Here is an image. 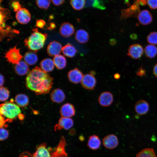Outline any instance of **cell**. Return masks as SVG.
Returning <instances> with one entry per match:
<instances>
[{
	"label": "cell",
	"instance_id": "cell-1",
	"mask_svg": "<svg viewBox=\"0 0 157 157\" xmlns=\"http://www.w3.org/2000/svg\"><path fill=\"white\" fill-rule=\"evenodd\" d=\"M53 79L49 74L36 66L28 74L26 79L27 88L37 95L48 93L52 88Z\"/></svg>",
	"mask_w": 157,
	"mask_h": 157
},
{
	"label": "cell",
	"instance_id": "cell-2",
	"mask_svg": "<svg viewBox=\"0 0 157 157\" xmlns=\"http://www.w3.org/2000/svg\"><path fill=\"white\" fill-rule=\"evenodd\" d=\"M33 31L29 37L25 39L24 44L30 50L37 51L43 47L47 34L39 32L36 28L33 29Z\"/></svg>",
	"mask_w": 157,
	"mask_h": 157
},
{
	"label": "cell",
	"instance_id": "cell-3",
	"mask_svg": "<svg viewBox=\"0 0 157 157\" xmlns=\"http://www.w3.org/2000/svg\"><path fill=\"white\" fill-rule=\"evenodd\" d=\"M0 115L6 118V122H12L21 115L19 106L12 102H7L0 105Z\"/></svg>",
	"mask_w": 157,
	"mask_h": 157
},
{
	"label": "cell",
	"instance_id": "cell-4",
	"mask_svg": "<svg viewBox=\"0 0 157 157\" xmlns=\"http://www.w3.org/2000/svg\"><path fill=\"white\" fill-rule=\"evenodd\" d=\"M66 145L65 138L62 136L58 144L53 150L51 148H49V151H50L51 157H67V154L65 149Z\"/></svg>",
	"mask_w": 157,
	"mask_h": 157
},
{
	"label": "cell",
	"instance_id": "cell-5",
	"mask_svg": "<svg viewBox=\"0 0 157 157\" xmlns=\"http://www.w3.org/2000/svg\"><path fill=\"white\" fill-rule=\"evenodd\" d=\"M5 54L7 60L13 64L18 63L23 57L20 53L19 49L17 48L16 46L10 49Z\"/></svg>",
	"mask_w": 157,
	"mask_h": 157
},
{
	"label": "cell",
	"instance_id": "cell-6",
	"mask_svg": "<svg viewBox=\"0 0 157 157\" xmlns=\"http://www.w3.org/2000/svg\"><path fill=\"white\" fill-rule=\"evenodd\" d=\"M15 17L18 22L23 24H27L31 20L30 12L25 8H21L18 10L16 13Z\"/></svg>",
	"mask_w": 157,
	"mask_h": 157
},
{
	"label": "cell",
	"instance_id": "cell-7",
	"mask_svg": "<svg viewBox=\"0 0 157 157\" xmlns=\"http://www.w3.org/2000/svg\"><path fill=\"white\" fill-rule=\"evenodd\" d=\"M104 146L108 149H113L116 147L119 144L117 137L114 134H110L105 136L103 140Z\"/></svg>",
	"mask_w": 157,
	"mask_h": 157
},
{
	"label": "cell",
	"instance_id": "cell-8",
	"mask_svg": "<svg viewBox=\"0 0 157 157\" xmlns=\"http://www.w3.org/2000/svg\"><path fill=\"white\" fill-rule=\"evenodd\" d=\"M81 82L83 88L87 90H92L94 89L97 81L94 75L90 73L84 75Z\"/></svg>",
	"mask_w": 157,
	"mask_h": 157
},
{
	"label": "cell",
	"instance_id": "cell-9",
	"mask_svg": "<svg viewBox=\"0 0 157 157\" xmlns=\"http://www.w3.org/2000/svg\"><path fill=\"white\" fill-rule=\"evenodd\" d=\"M143 53V49L141 45L138 44H135L130 46L127 54L133 59H137L141 57Z\"/></svg>",
	"mask_w": 157,
	"mask_h": 157
},
{
	"label": "cell",
	"instance_id": "cell-10",
	"mask_svg": "<svg viewBox=\"0 0 157 157\" xmlns=\"http://www.w3.org/2000/svg\"><path fill=\"white\" fill-rule=\"evenodd\" d=\"M83 76L82 72L77 68L69 71L67 74L70 82L75 84L81 82Z\"/></svg>",
	"mask_w": 157,
	"mask_h": 157
},
{
	"label": "cell",
	"instance_id": "cell-11",
	"mask_svg": "<svg viewBox=\"0 0 157 157\" xmlns=\"http://www.w3.org/2000/svg\"><path fill=\"white\" fill-rule=\"evenodd\" d=\"M74 122L72 119L69 117H62L59 119L58 124L54 126V130L64 129L67 130L71 128L73 126Z\"/></svg>",
	"mask_w": 157,
	"mask_h": 157
},
{
	"label": "cell",
	"instance_id": "cell-12",
	"mask_svg": "<svg viewBox=\"0 0 157 157\" xmlns=\"http://www.w3.org/2000/svg\"><path fill=\"white\" fill-rule=\"evenodd\" d=\"M61 44L59 42L53 41L48 45L47 51L48 55L51 56H55L59 55L62 51Z\"/></svg>",
	"mask_w": 157,
	"mask_h": 157
},
{
	"label": "cell",
	"instance_id": "cell-13",
	"mask_svg": "<svg viewBox=\"0 0 157 157\" xmlns=\"http://www.w3.org/2000/svg\"><path fill=\"white\" fill-rule=\"evenodd\" d=\"M75 29L73 25L68 22H64L61 25L59 29V33L63 37L68 38L74 33Z\"/></svg>",
	"mask_w": 157,
	"mask_h": 157
},
{
	"label": "cell",
	"instance_id": "cell-14",
	"mask_svg": "<svg viewBox=\"0 0 157 157\" xmlns=\"http://www.w3.org/2000/svg\"><path fill=\"white\" fill-rule=\"evenodd\" d=\"M98 101L101 106L107 107L110 105L113 102V96L110 92H104L100 95Z\"/></svg>",
	"mask_w": 157,
	"mask_h": 157
},
{
	"label": "cell",
	"instance_id": "cell-15",
	"mask_svg": "<svg viewBox=\"0 0 157 157\" xmlns=\"http://www.w3.org/2000/svg\"><path fill=\"white\" fill-rule=\"evenodd\" d=\"M60 113L62 117L70 118L74 115L75 110L72 104L67 103L61 107Z\"/></svg>",
	"mask_w": 157,
	"mask_h": 157
},
{
	"label": "cell",
	"instance_id": "cell-16",
	"mask_svg": "<svg viewBox=\"0 0 157 157\" xmlns=\"http://www.w3.org/2000/svg\"><path fill=\"white\" fill-rule=\"evenodd\" d=\"M138 19L141 24L146 25L152 22V16L149 11L144 10L139 12L138 15Z\"/></svg>",
	"mask_w": 157,
	"mask_h": 157
},
{
	"label": "cell",
	"instance_id": "cell-17",
	"mask_svg": "<svg viewBox=\"0 0 157 157\" xmlns=\"http://www.w3.org/2000/svg\"><path fill=\"white\" fill-rule=\"evenodd\" d=\"M136 112L140 115H143L146 114L149 109L148 103L145 101L140 100L137 101L135 106Z\"/></svg>",
	"mask_w": 157,
	"mask_h": 157
},
{
	"label": "cell",
	"instance_id": "cell-18",
	"mask_svg": "<svg viewBox=\"0 0 157 157\" xmlns=\"http://www.w3.org/2000/svg\"><path fill=\"white\" fill-rule=\"evenodd\" d=\"M47 144L44 143L38 146L35 152L33 155V157H51L49 149L46 148Z\"/></svg>",
	"mask_w": 157,
	"mask_h": 157
},
{
	"label": "cell",
	"instance_id": "cell-19",
	"mask_svg": "<svg viewBox=\"0 0 157 157\" xmlns=\"http://www.w3.org/2000/svg\"><path fill=\"white\" fill-rule=\"evenodd\" d=\"M51 99L54 103H60L64 101L65 96L63 91L59 88L53 90L50 95Z\"/></svg>",
	"mask_w": 157,
	"mask_h": 157
},
{
	"label": "cell",
	"instance_id": "cell-20",
	"mask_svg": "<svg viewBox=\"0 0 157 157\" xmlns=\"http://www.w3.org/2000/svg\"><path fill=\"white\" fill-rule=\"evenodd\" d=\"M101 141L98 136L95 135L90 136L87 142L88 148L92 150L98 149L101 146Z\"/></svg>",
	"mask_w": 157,
	"mask_h": 157
},
{
	"label": "cell",
	"instance_id": "cell-21",
	"mask_svg": "<svg viewBox=\"0 0 157 157\" xmlns=\"http://www.w3.org/2000/svg\"><path fill=\"white\" fill-rule=\"evenodd\" d=\"M15 73L20 76L26 75L28 72L29 69L28 65L25 62L20 61L14 66Z\"/></svg>",
	"mask_w": 157,
	"mask_h": 157
},
{
	"label": "cell",
	"instance_id": "cell-22",
	"mask_svg": "<svg viewBox=\"0 0 157 157\" xmlns=\"http://www.w3.org/2000/svg\"><path fill=\"white\" fill-rule=\"evenodd\" d=\"M75 38L78 42L84 44L88 41L89 37L87 31L83 29H80L76 32Z\"/></svg>",
	"mask_w": 157,
	"mask_h": 157
},
{
	"label": "cell",
	"instance_id": "cell-23",
	"mask_svg": "<svg viewBox=\"0 0 157 157\" xmlns=\"http://www.w3.org/2000/svg\"><path fill=\"white\" fill-rule=\"evenodd\" d=\"M41 69L46 72H51L54 67L53 61L49 58H47L42 60L40 63Z\"/></svg>",
	"mask_w": 157,
	"mask_h": 157
},
{
	"label": "cell",
	"instance_id": "cell-24",
	"mask_svg": "<svg viewBox=\"0 0 157 157\" xmlns=\"http://www.w3.org/2000/svg\"><path fill=\"white\" fill-rule=\"evenodd\" d=\"M23 58L24 62L28 65H31L35 64L38 60L37 54L32 51H28L26 53Z\"/></svg>",
	"mask_w": 157,
	"mask_h": 157
},
{
	"label": "cell",
	"instance_id": "cell-25",
	"mask_svg": "<svg viewBox=\"0 0 157 157\" xmlns=\"http://www.w3.org/2000/svg\"><path fill=\"white\" fill-rule=\"evenodd\" d=\"M62 51L65 56L72 58L76 54L77 50L73 45L70 43H67L63 47Z\"/></svg>",
	"mask_w": 157,
	"mask_h": 157
},
{
	"label": "cell",
	"instance_id": "cell-26",
	"mask_svg": "<svg viewBox=\"0 0 157 157\" xmlns=\"http://www.w3.org/2000/svg\"><path fill=\"white\" fill-rule=\"evenodd\" d=\"M53 60L55 66L58 69H63L66 66V60L65 58L63 55H59L54 56Z\"/></svg>",
	"mask_w": 157,
	"mask_h": 157
},
{
	"label": "cell",
	"instance_id": "cell-27",
	"mask_svg": "<svg viewBox=\"0 0 157 157\" xmlns=\"http://www.w3.org/2000/svg\"><path fill=\"white\" fill-rule=\"evenodd\" d=\"M15 101L19 106L24 107L26 106L29 102V99L28 97L24 94H19L17 95L15 98Z\"/></svg>",
	"mask_w": 157,
	"mask_h": 157
},
{
	"label": "cell",
	"instance_id": "cell-28",
	"mask_svg": "<svg viewBox=\"0 0 157 157\" xmlns=\"http://www.w3.org/2000/svg\"><path fill=\"white\" fill-rule=\"evenodd\" d=\"M144 51L147 57L153 58L157 54V48L154 45L149 44L145 47Z\"/></svg>",
	"mask_w": 157,
	"mask_h": 157
},
{
	"label": "cell",
	"instance_id": "cell-29",
	"mask_svg": "<svg viewBox=\"0 0 157 157\" xmlns=\"http://www.w3.org/2000/svg\"><path fill=\"white\" fill-rule=\"evenodd\" d=\"M136 157H157L154 149L152 148H146L140 151Z\"/></svg>",
	"mask_w": 157,
	"mask_h": 157
},
{
	"label": "cell",
	"instance_id": "cell-30",
	"mask_svg": "<svg viewBox=\"0 0 157 157\" xmlns=\"http://www.w3.org/2000/svg\"><path fill=\"white\" fill-rule=\"evenodd\" d=\"M70 3L74 9L79 10L84 7L86 1L85 0H70Z\"/></svg>",
	"mask_w": 157,
	"mask_h": 157
},
{
	"label": "cell",
	"instance_id": "cell-31",
	"mask_svg": "<svg viewBox=\"0 0 157 157\" xmlns=\"http://www.w3.org/2000/svg\"><path fill=\"white\" fill-rule=\"evenodd\" d=\"M9 96V91L6 88L1 87L0 89V100L1 101L7 100Z\"/></svg>",
	"mask_w": 157,
	"mask_h": 157
},
{
	"label": "cell",
	"instance_id": "cell-32",
	"mask_svg": "<svg viewBox=\"0 0 157 157\" xmlns=\"http://www.w3.org/2000/svg\"><path fill=\"white\" fill-rule=\"evenodd\" d=\"M51 0H36V3L40 8L47 9L49 7Z\"/></svg>",
	"mask_w": 157,
	"mask_h": 157
},
{
	"label": "cell",
	"instance_id": "cell-33",
	"mask_svg": "<svg viewBox=\"0 0 157 157\" xmlns=\"http://www.w3.org/2000/svg\"><path fill=\"white\" fill-rule=\"evenodd\" d=\"M147 40L151 44H157V32H152L150 33L147 37Z\"/></svg>",
	"mask_w": 157,
	"mask_h": 157
},
{
	"label": "cell",
	"instance_id": "cell-34",
	"mask_svg": "<svg viewBox=\"0 0 157 157\" xmlns=\"http://www.w3.org/2000/svg\"><path fill=\"white\" fill-rule=\"evenodd\" d=\"M9 136V132L6 129L3 127L1 128L0 130V140L3 141L6 139Z\"/></svg>",
	"mask_w": 157,
	"mask_h": 157
},
{
	"label": "cell",
	"instance_id": "cell-35",
	"mask_svg": "<svg viewBox=\"0 0 157 157\" xmlns=\"http://www.w3.org/2000/svg\"><path fill=\"white\" fill-rule=\"evenodd\" d=\"M147 2L150 8L153 9L157 8V0H147Z\"/></svg>",
	"mask_w": 157,
	"mask_h": 157
},
{
	"label": "cell",
	"instance_id": "cell-36",
	"mask_svg": "<svg viewBox=\"0 0 157 157\" xmlns=\"http://www.w3.org/2000/svg\"><path fill=\"white\" fill-rule=\"evenodd\" d=\"M12 8L15 12H17L21 8V5L18 1H14L11 3Z\"/></svg>",
	"mask_w": 157,
	"mask_h": 157
},
{
	"label": "cell",
	"instance_id": "cell-37",
	"mask_svg": "<svg viewBox=\"0 0 157 157\" xmlns=\"http://www.w3.org/2000/svg\"><path fill=\"white\" fill-rule=\"evenodd\" d=\"M46 24V22L44 20L39 19L36 21V26L40 28H43Z\"/></svg>",
	"mask_w": 157,
	"mask_h": 157
},
{
	"label": "cell",
	"instance_id": "cell-38",
	"mask_svg": "<svg viewBox=\"0 0 157 157\" xmlns=\"http://www.w3.org/2000/svg\"><path fill=\"white\" fill-rule=\"evenodd\" d=\"M145 73V71L142 67H141L137 72V74L138 76H142L144 75Z\"/></svg>",
	"mask_w": 157,
	"mask_h": 157
},
{
	"label": "cell",
	"instance_id": "cell-39",
	"mask_svg": "<svg viewBox=\"0 0 157 157\" xmlns=\"http://www.w3.org/2000/svg\"><path fill=\"white\" fill-rule=\"evenodd\" d=\"M53 4L56 6H59L63 4L65 0H51Z\"/></svg>",
	"mask_w": 157,
	"mask_h": 157
},
{
	"label": "cell",
	"instance_id": "cell-40",
	"mask_svg": "<svg viewBox=\"0 0 157 157\" xmlns=\"http://www.w3.org/2000/svg\"><path fill=\"white\" fill-rule=\"evenodd\" d=\"M0 87H2L3 85L4 82V78L2 75L1 74H0Z\"/></svg>",
	"mask_w": 157,
	"mask_h": 157
},
{
	"label": "cell",
	"instance_id": "cell-41",
	"mask_svg": "<svg viewBox=\"0 0 157 157\" xmlns=\"http://www.w3.org/2000/svg\"><path fill=\"white\" fill-rule=\"evenodd\" d=\"M153 72L154 75L155 77L157 78V63H156L154 66L153 68Z\"/></svg>",
	"mask_w": 157,
	"mask_h": 157
},
{
	"label": "cell",
	"instance_id": "cell-42",
	"mask_svg": "<svg viewBox=\"0 0 157 157\" xmlns=\"http://www.w3.org/2000/svg\"><path fill=\"white\" fill-rule=\"evenodd\" d=\"M130 38L132 40H135L137 38V35L135 34H132L130 35Z\"/></svg>",
	"mask_w": 157,
	"mask_h": 157
},
{
	"label": "cell",
	"instance_id": "cell-43",
	"mask_svg": "<svg viewBox=\"0 0 157 157\" xmlns=\"http://www.w3.org/2000/svg\"><path fill=\"white\" fill-rule=\"evenodd\" d=\"M116 43V40L114 39H111V40H110V43L111 45L115 44Z\"/></svg>",
	"mask_w": 157,
	"mask_h": 157
},
{
	"label": "cell",
	"instance_id": "cell-44",
	"mask_svg": "<svg viewBox=\"0 0 157 157\" xmlns=\"http://www.w3.org/2000/svg\"><path fill=\"white\" fill-rule=\"evenodd\" d=\"M114 78L116 79H119L120 77V75L118 73H116L114 75Z\"/></svg>",
	"mask_w": 157,
	"mask_h": 157
},
{
	"label": "cell",
	"instance_id": "cell-45",
	"mask_svg": "<svg viewBox=\"0 0 157 157\" xmlns=\"http://www.w3.org/2000/svg\"><path fill=\"white\" fill-rule=\"evenodd\" d=\"M56 27V25L54 23H51L50 24V27L51 28H54Z\"/></svg>",
	"mask_w": 157,
	"mask_h": 157
},
{
	"label": "cell",
	"instance_id": "cell-46",
	"mask_svg": "<svg viewBox=\"0 0 157 157\" xmlns=\"http://www.w3.org/2000/svg\"><path fill=\"white\" fill-rule=\"evenodd\" d=\"M126 4H129V0H124Z\"/></svg>",
	"mask_w": 157,
	"mask_h": 157
}]
</instances>
